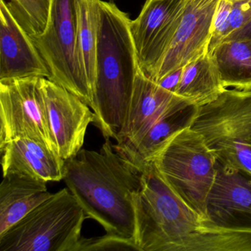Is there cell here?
I'll return each mask as SVG.
<instances>
[{"instance_id":"6da1fadb","label":"cell","mask_w":251,"mask_h":251,"mask_svg":"<svg viewBox=\"0 0 251 251\" xmlns=\"http://www.w3.org/2000/svg\"><path fill=\"white\" fill-rule=\"evenodd\" d=\"M64 168V180L86 218L96 220L108 234L135 242L134 198L142 187V171L110 139L100 151L82 149L66 160Z\"/></svg>"},{"instance_id":"7a4b0ae2","label":"cell","mask_w":251,"mask_h":251,"mask_svg":"<svg viewBox=\"0 0 251 251\" xmlns=\"http://www.w3.org/2000/svg\"><path fill=\"white\" fill-rule=\"evenodd\" d=\"M135 195V242L139 251H222L224 235L205 231L202 220L164 180L152 161L141 170Z\"/></svg>"},{"instance_id":"3957f363","label":"cell","mask_w":251,"mask_h":251,"mask_svg":"<svg viewBox=\"0 0 251 251\" xmlns=\"http://www.w3.org/2000/svg\"><path fill=\"white\" fill-rule=\"evenodd\" d=\"M130 22L114 2L101 0L92 111L105 139L116 140L121 132L140 69Z\"/></svg>"},{"instance_id":"277c9868","label":"cell","mask_w":251,"mask_h":251,"mask_svg":"<svg viewBox=\"0 0 251 251\" xmlns=\"http://www.w3.org/2000/svg\"><path fill=\"white\" fill-rule=\"evenodd\" d=\"M86 216L68 188L0 234V251H77Z\"/></svg>"},{"instance_id":"5b68a950","label":"cell","mask_w":251,"mask_h":251,"mask_svg":"<svg viewBox=\"0 0 251 251\" xmlns=\"http://www.w3.org/2000/svg\"><path fill=\"white\" fill-rule=\"evenodd\" d=\"M173 190L206 218L207 202L217 175V158L203 136L191 127L173 136L151 158Z\"/></svg>"},{"instance_id":"8992f818","label":"cell","mask_w":251,"mask_h":251,"mask_svg":"<svg viewBox=\"0 0 251 251\" xmlns=\"http://www.w3.org/2000/svg\"><path fill=\"white\" fill-rule=\"evenodd\" d=\"M50 73L49 80L94 108V95L77 49L76 0H52L43 33L30 36Z\"/></svg>"},{"instance_id":"52a82bcc","label":"cell","mask_w":251,"mask_h":251,"mask_svg":"<svg viewBox=\"0 0 251 251\" xmlns=\"http://www.w3.org/2000/svg\"><path fill=\"white\" fill-rule=\"evenodd\" d=\"M42 78L0 80V145L28 138L56 152L47 119Z\"/></svg>"},{"instance_id":"ba28073f","label":"cell","mask_w":251,"mask_h":251,"mask_svg":"<svg viewBox=\"0 0 251 251\" xmlns=\"http://www.w3.org/2000/svg\"><path fill=\"white\" fill-rule=\"evenodd\" d=\"M202 227L205 231L251 234V173L217 161Z\"/></svg>"},{"instance_id":"9c48e42d","label":"cell","mask_w":251,"mask_h":251,"mask_svg":"<svg viewBox=\"0 0 251 251\" xmlns=\"http://www.w3.org/2000/svg\"><path fill=\"white\" fill-rule=\"evenodd\" d=\"M188 0H146L130 32L139 66L152 79L180 24Z\"/></svg>"},{"instance_id":"30bf717a","label":"cell","mask_w":251,"mask_h":251,"mask_svg":"<svg viewBox=\"0 0 251 251\" xmlns=\"http://www.w3.org/2000/svg\"><path fill=\"white\" fill-rule=\"evenodd\" d=\"M42 87L51 139L57 153L66 161L81 151L95 113L74 94L49 79L42 78Z\"/></svg>"},{"instance_id":"8fae6325","label":"cell","mask_w":251,"mask_h":251,"mask_svg":"<svg viewBox=\"0 0 251 251\" xmlns=\"http://www.w3.org/2000/svg\"><path fill=\"white\" fill-rule=\"evenodd\" d=\"M191 128L203 136L209 148L251 141V87L226 88L214 100L198 106Z\"/></svg>"},{"instance_id":"7c38bea8","label":"cell","mask_w":251,"mask_h":251,"mask_svg":"<svg viewBox=\"0 0 251 251\" xmlns=\"http://www.w3.org/2000/svg\"><path fill=\"white\" fill-rule=\"evenodd\" d=\"M220 0H188L173 40L155 70L158 82L206 53L213 19Z\"/></svg>"},{"instance_id":"4fadbf2b","label":"cell","mask_w":251,"mask_h":251,"mask_svg":"<svg viewBox=\"0 0 251 251\" xmlns=\"http://www.w3.org/2000/svg\"><path fill=\"white\" fill-rule=\"evenodd\" d=\"M38 77L50 73L30 35L10 9L0 1V80Z\"/></svg>"},{"instance_id":"5bb4252c","label":"cell","mask_w":251,"mask_h":251,"mask_svg":"<svg viewBox=\"0 0 251 251\" xmlns=\"http://www.w3.org/2000/svg\"><path fill=\"white\" fill-rule=\"evenodd\" d=\"M198 111V105L178 96L139 140L114 149L141 171L174 135L191 127Z\"/></svg>"},{"instance_id":"9a60e30c","label":"cell","mask_w":251,"mask_h":251,"mask_svg":"<svg viewBox=\"0 0 251 251\" xmlns=\"http://www.w3.org/2000/svg\"><path fill=\"white\" fill-rule=\"evenodd\" d=\"M177 98L139 69L127 117L114 146H126L139 140Z\"/></svg>"},{"instance_id":"2e32d148","label":"cell","mask_w":251,"mask_h":251,"mask_svg":"<svg viewBox=\"0 0 251 251\" xmlns=\"http://www.w3.org/2000/svg\"><path fill=\"white\" fill-rule=\"evenodd\" d=\"M3 176H30L47 182L64 180L65 160L47 145L28 138H19L0 145Z\"/></svg>"},{"instance_id":"e0dca14e","label":"cell","mask_w":251,"mask_h":251,"mask_svg":"<svg viewBox=\"0 0 251 251\" xmlns=\"http://www.w3.org/2000/svg\"><path fill=\"white\" fill-rule=\"evenodd\" d=\"M51 195L43 180L23 175L3 176L0 185V234Z\"/></svg>"},{"instance_id":"ac0fdd59","label":"cell","mask_w":251,"mask_h":251,"mask_svg":"<svg viewBox=\"0 0 251 251\" xmlns=\"http://www.w3.org/2000/svg\"><path fill=\"white\" fill-rule=\"evenodd\" d=\"M226 89L212 56L206 52L183 67L176 95L201 106L214 100Z\"/></svg>"},{"instance_id":"d6986e66","label":"cell","mask_w":251,"mask_h":251,"mask_svg":"<svg viewBox=\"0 0 251 251\" xmlns=\"http://www.w3.org/2000/svg\"><path fill=\"white\" fill-rule=\"evenodd\" d=\"M225 88L251 87V38L225 41L211 54Z\"/></svg>"},{"instance_id":"ffe728a7","label":"cell","mask_w":251,"mask_h":251,"mask_svg":"<svg viewBox=\"0 0 251 251\" xmlns=\"http://www.w3.org/2000/svg\"><path fill=\"white\" fill-rule=\"evenodd\" d=\"M100 2L101 0H76L79 58L93 95L96 82Z\"/></svg>"},{"instance_id":"44dd1931","label":"cell","mask_w":251,"mask_h":251,"mask_svg":"<svg viewBox=\"0 0 251 251\" xmlns=\"http://www.w3.org/2000/svg\"><path fill=\"white\" fill-rule=\"evenodd\" d=\"M52 0H10L11 12L30 36L43 33L48 25Z\"/></svg>"},{"instance_id":"7402d4cb","label":"cell","mask_w":251,"mask_h":251,"mask_svg":"<svg viewBox=\"0 0 251 251\" xmlns=\"http://www.w3.org/2000/svg\"><path fill=\"white\" fill-rule=\"evenodd\" d=\"M233 3L228 0H220L213 19L211 36L207 53L211 55L215 48L220 45L228 34L230 14Z\"/></svg>"},{"instance_id":"603a6c76","label":"cell","mask_w":251,"mask_h":251,"mask_svg":"<svg viewBox=\"0 0 251 251\" xmlns=\"http://www.w3.org/2000/svg\"><path fill=\"white\" fill-rule=\"evenodd\" d=\"M139 251L134 241L106 234L97 237L81 238L77 251Z\"/></svg>"},{"instance_id":"cb8c5ba5","label":"cell","mask_w":251,"mask_h":251,"mask_svg":"<svg viewBox=\"0 0 251 251\" xmlns=\"http://www.w3.org/2000/svg\"><path fill=\"white\" fill-rule=\"evenodd\" d=\"M251 20V0L233 3L230 14V27L227 37L235 30L242 28Z\"/></svg>"},{"instance_id":"d4e9b609","label":"cell","mask_w":251,"mask_h":251,"mask_svg":"<svg viewBox=\"0 0 251 251\" xmlns=\"http://www.w3.org/2000/svg\"><path fill=\"white\" fill-rule=\"evenodd\" d=\"M182 72H183V67L169 73L156 83L168 92L176 94L181 78Z\"/></svg>"},{"instance_id":"484cf974","label":"cell","mask_w":251,"mask_h":251,"mask_svg":"<svg viewBox=\"0 0 251 251\" xmlns=\"http://www.w3.org/2000/svg\"><path fill=\"white\" fill-rule=\"evenodd\" d=\"M244 37L251 38V20L248 22L242 28L235 30L231 34L229 35L223 42L231 40V39H237V38Z\"/></svg>"},{"instance_id":"4316f807","label":"cell","mask_w":251,"mask_h":251,"mask_svg":"<svg viewBox=\"0 0 251 251\" xmlns=\"http://www.w3.org/2000/svg\"><path fill=\"white\" fill-rule=\"evenodd\" d=\"M232 3H235V2H243V1H247V0H228Z\"/></svg>"},{"instance_id":"83f0119b","label":"cell","mask_w":251,"mask_h":251,"mask_svg":"<svg viewBox=\"0 0 251 251\" xmlns=\"http://www.w3.org/2000/svg\"><path fill=\"white\" fill-rule=\"evenodd\" d=\"M111 1H112V0H111Z\"/></svg>"}]
</instances>
